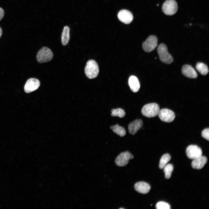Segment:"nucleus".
I'll return each instance as SVG.
<instances>
[{"mask_svg":"<svg viewBox=\"0 0 209 209\" xmlns=\"http://www.w3.org/2000/svg\"><path fill=\"white\" fill-rule=\"evenodd\" d=\"M178 8L177 3L175 0H167L163 5L162 10L165 14L172 15L176 13Z\"/></svg>","mask_w":209,"mask_h":209,"instance_id":"nucleus-5","label":"nucleus"},{"mask_svg":"<svg viewBox=\"0 0 209 209\" xmlns=\"http://www.w3.org/2000/svg\"><path fill=\"white\" fill-rule=\"evenodd\" d=\"M170 159L171 157L169 154H166L163 155L160 161L159 164L160 168L161 169L163 168Z\"/></svg>","mask_w":209,"mask_h":209,"instance_id":"nucleus-20","label":"nucleus"},{"mask_svg":"<svg viewBox=\"0 0 209 209\" xmlns=\"http://www.w3.org/2000/svg\"><path fill=\"white\" fill-rule=\"evenodd\" d=\"M111 115L112 116H118L120 118L123 117L125 115V113L123 109L118 108L113 109L111 111Z\"/></svg>","mask_w":209,"mask_h":209,"instance_id":"nucleus-22","label":"nucleus"},{"mask_svg":"<svg viewBox=\"0 0 209 209\" xmlns=\"http://www.w3.org/2000/svg\"><path fill=\"white\" fill-rule=\"evenodd\" d=\"M2 34V30L1 28L0 27V37H1Z\"/></svg>","mask_w":209,"mask_h":209,"instance_id":"nucleus-26","label":"nucleus"},{"mask_svg":"<svg viewBox=\"0 0 209 209\" xmlns=\"http://www.w3.org/2000/svg\"><path fill=\"white\" fill-rule=\"evenodd\" d=\"M157 51L160 59L162 62L170 64L173 62V58L168 53L165 45L160 44L158 46Z\"/></svg>","mask_w":209,"mask_h":209,"instance_id":"nucleus-3","label":"nucleus"},{"mask_svg":"<svg viewBox=\"0 0 209 209\" xmlns=\"http://www.w3.org/2000/svg\"><path fill=\"white\" fill-rule=\"evenodd\" d=\"M183 74L185 76L191 78H196L198 76L194 69L190 65H185L182 69Z\"/></svg>","mask_w":209,"mask_h":209,"instance_id":"nucleus-13","label":"nucleus"},{"mask_svg":"<svg viewBox=\"0 0 209 209\" xmlns=\"http://www.w3.org/2000/svg\"><path fill=\"white\" fill-rule=\"evenodd\" d=\"M119 209H124L123 208H120Z\"/></svg>","mask_w":209,"mask_h":209,"instance_id":"nucleus-27","label":"nucleus"},{"mask_svg":"<svg viewBox=\"0 0 209 209\" xmlns=\"http://www.w3.org/2000/svg\"><path fill=\"white\" fill-rule=\"evenodd\" d=\"M156 208L157 209H170V206L167 203L163 201L158 202L156 205Z\"/></svg>","mask_w":209,"mask_h":209,"instance_id":"nucleus-23","label":"nucleus"},{"mask_svg":"<svg viewBox=\"0 0 209 209\" xmlns=\"http://www.w3.org/2000/svg\"><path fill=\"white\" fill-rule=\"evenodd\" d=\"M202 137L206 139L209 140V129L206 128L203 129L201 132Z\"/></svg>","mask_w":209,"mask_h":209,"instance_id":"nucleus-24","label":"nucleus"},{"mask_svg":"<svg viewBox=\"0 0 209 209\" xmlns=\"http://www.w3.org/2000/svg\"><path fill=\"white\" fill-rule=\"evenodd\" d=\"M196 68L198 71L202 75H206L208 72V69L207 66L202 62H199L197 63Z\"/></svg>","mask_w":209,"mask_h":209,"instance_id":"nucleus-19","label":"nucleus"},{"mask_svg":"<svg viewBox=\"0 0 209 209\" xmlns=\"http://www.w3.org/2000/svg\"><path fill=\"white\" fill-rule=\"evenodd\" d=\"M128 83L131 90L134 92H136L139 90L140 86L138 79L134 75L131 76L129 79Z\"/></svg>","mask_w":209,"mask_h":209,"instance_id":"nucleus-16","label":"nucleus"},{"mask_svg":"<svg viewBox=\"0 0 209 209\" xmlns=\"http://www.w3.org/2000/svg\"><path fill=\"white\" fill-rule=\"evenodd\" d=\"M4 15V12L3 9L0 7V21L3 17Z\"/></svg>","mask_w":209,"mask_h":209,"instance_id":"nucleus-25","label":"nucleus"},{"mask_svg":"<svg viewBox=\"0 0 209 209\" xmlns=\"http://www.w3.org/2000/svg\"><path fill=\"white\" fill-rule=\"evenodd\" d=\"M86 76L89 79L96 78L99 72V67L97 63L93 60H90L87 63L84 69Z\"/></svg>","mask_w":209,"mask_h":209,"instance_id":"nucleus-1","label":"nucleus"},{"mask_svg":"<svg viewBox=\"0 0 209 209\" xmlns=\"http://www.w3.org/2000/svg\"><path fill=\"white\" fill-rule=\"evenodd\" d=\"M160 110L158 105L155 103L147 104L141 109V113L144 116L148 118H152L158 115Z\"/></svg>","mask_w":209,"mask_h":209,"instance_id":"nucleus-2","label":"nucleus"},{"mask_svg":"<svg viewBox=\"0 0 209 209\" xmlns=\"http://www.w3.org/2000/svg\"><path fill=\"white\" fill-rule=\"evenodd\" d=\"M207 161V158L205 156H201L194 159L192 162L191 165L192 167L194 169H201L203 168Z\"/></svg>","mask_w":209,"mask_h":209,"instance_id":"nucleus-15","label":"nucleus"},{"mask_svg":"<svg viewBox=\"0 0 209 209\" xmlns=\"http://www.w3.org/2000/svg\"><path fill=\"white\" fill-rule=\"evenodd\" d=\"M158 115L161 121L167 122H172L175 117V113L173 111L166 108L160 110Z\"/></svg>","mask_w":209,"mask_h":209,"instance_id":"nucleus-8","label":"nucleus"},{"mask_svg":"<svg viewBox=\"0 0 209 209\" xmlns=\"http://www.w3.org/2000/svg\"><path fill=\"white\" fill-rule=\"evenodd\" d=\"M40 85L39 81L35 78H30L26 81L24 87V90L26 93L33 91L39 87Z\"/></svg>","mask_w":209,"mask_h":209,"instance_id":"nucleus-10","label":"nucleus"},{"mask_svg":"<svg viewBox=\"0 0 209 209\" xmlns=\"http://www.w3.org/2000/svg\"><path fill=\"white\" fill-rule=\"evenodd\" d=\"M118 17L121 22L125 24H129L133 20V17L132 13L126 10H122L118 13Z\"/></svg>","mask_w":209,"mask_h":209,"instance_id":"nucleus-11","label":"nucleus"},{"mask_svg":"<svg viewBox=\"0 0 209 209\" xmlns=\"http://www.w3.org/2000/svg\"><path fill=\"white\" fill-rule=\"evenodd\" d=\"M143 122L140 119H136L129 125L128 129L129 133L132 135L135 134L143 125Z\"/></svg>","mask_w":209,"mask_h":209,"instance_id":"nucleus-14","label":"nucleus"},{"mask_svg":"<svg viewBox=\"0 0 209 209\" xmlns=\"http://www.w3.org/2000/svg\"><path fill=\"white\" fill-rule=\"evenodd\" d=\"M110 129L112 130L114 132L121 137L124 136L126 133L124 128L120 126L118 124L111 126Z\"/></svg>","mask_w":209,"mask_h":209,"instance_id":"nucleus-18","label":"nucleus"},{"mask_svg":"<svg viewBox=\"0 0 209 209\" xmlns=\"http://www.w3.org/2000/svg\"><path fill=\"white\" fill-rule=\"evenodd\" d=\"M53 57V53L48 48L44 47L38 52L36 58L39 63H43L49 62Z\"/></svg>","mask_w":209,"mask_h":209,"instance_id":"nucleus-4","label":"nucleus"},{"mask_svg":"<svg viewBox=\"0 0 209 209\" xmlns=\"http://www.w3.org/2000/svg\"><path fill=\"white\" fill-rule=\"evenodd\" d=\"M186 154L190 159H194L199 157L202 155L201 149L197 145H191L186 149Z\"/></svg>","mask_w":209,"mask_h":209,"instance_id":"nucleus-9","label":"nucleus"},{"mask_svg":"<svg viewBox=\"0 0 209 209\" xmlns=\"http://www.w3.org/2000/svg\"><path fill=\"white\" fill-rule=\"evenodd\" d=\"M133 155L129 152H123L120 154L116 157L115 163L118 166H124L127 165L130 159H133Z\"/></svg>","mask_w":209,"mask_h":209,"instance_id":"nucleus-6","label":"nucleus"},{"mask_svg":"<svg viewBox=\"0 0 209 209\" xmlns=\"http://www.w3.org/2000/svg\"><path fill=\"white\" fill-rule=\"evenodd\" d=\"M163 168L165 178L167 179L170 178L173 170V165L172 164H169L166 165Z\"/></svg>","mask_w":209,"mask_h":209,"instance_id":"nucleus-21","label":"nucleus"},{"mask_svg":"<svg viewBox=\"0 0 209 209\" xmlns=\"http://www.w3.org/2000/svg\"><path fill=\"white\" fill-rule=\"evenodd\" d=\"M69 31V28L68 26L64 27L61 36V42L63 45H66L69 42L70 39Z\"/></svg>","mask_w":209,"mask_h":209,"instance_id":"nucleus-17","label":"nucleus"},{"mask_svg":"<svg viewBox=\"0 0 209 209\" xmlns=\"http://www.w3.org/2000/svg\"><path fill=\"white\" fill-rule=\"evenodd\" d=\"M134 189L138 192L142 194H146L150 190V185L144 181H140L136 183L134 185Z\"/></svg>","mask_w":209,"mask_h":209,"instance_id":"nucleus-12","label":"nucleus"},{"mask_svg":"<svg viewBox=\"0 0 209 209\" xmlns=\"http://www.w3.org/2000/svg\"><path fill=\"white\" fill-rule=\"evenodd\" d=\"M158 39L153 35L149 36L143 44L142 47L146 52H150L153 51L157 45Z\"/></svg>","mask_w":209,"mask_h":209,"instance_id":"nucleus-7","label":"nucleus"}]
</instances>
